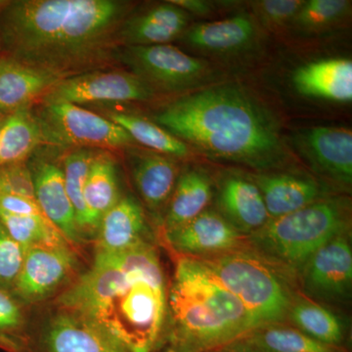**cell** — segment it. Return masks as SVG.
I'll return each mask as SVG.
<instances>
[{
    "mask_svg": "<svg viewBox=\"0 0 352 352\" xmlns=\"http://www.w3.org/2000/svg\"><path fill=\"white\" fill-rule=\"evenodd\" d=\"M166 298L159 254L144 242L124 252H96L91 267L59 302L127 351L151 352L163 330Z\"/></svg>",
    "mask_w": 352,
    "mask_h": 352,
    "instance_id": "6da1fadb",
    "label": "cell"
},
{
    "mask_svg": "<svg viewBox=\"0 0 352 352\" xmlns=\"http://www.w3.org/2000/svg\"><path fill=\"white\" fill-rule=\"evenodd\" d=\"M129 7L119 0H18L2 10L0 30L12 59L62 80L103 61Z\"/></svg>",
    "mask_w": 352,
    "mask_h": 352,
    "instance_id": "7a4b0ae2",
    "label": "cell"
},
{
    "mask_svg": "<svg viewBox=\"0 0 352 352\" xmlns=\"http://www.w3.org/2000/svg\"><path fill=\"white\" fill-rule=\"evenodd\" d=\"M156 124L206 156L264 173L287 160L274 116L237 85H214L171 102Z\"/></svg>",
    "mask_w": 352,
    "mask_h": 352,
    "instance_id": "3957f363",
    "label": "cell"
},
{
    "mask_svg": "<svg viewBox=\"0 0 352 352\" xmlns=\"http://www.w3.org/2000/svg\"><path fill=\"white\" fill-rule=\"evenodd\" d=\"M175 344L210 352L258 328L249 310L198 259L180 258L168 292Z\"/></svg>",
    "mask_w": 352,
    "mask_h": 352,
    "instance_id": "277c9868",
    "label": "cell"
},
{
    "mask_svg": "<svg viewBox=\"0 0 352 352\" xmlns=\"http://www.w3.org/2000/svg\"><path fill=\"white\" fill-rule=\"evenodd\" d=\"M351 199L333 194L292 214L270 219L248 236L247 244L296 275L317 250L351 232Z\"/></svg>",
    "mask_w": 352,
    "mask_h": 352,
    "instance_id": "5b68a950",
    "label": "cell"
},
{
    "mask_svg": "<svg viewBox=\"0 0 352 352\" xmlns=\"http://www.w3.org/2000/svg\"><path fill=\"white\" fill-rule=\"evenodd\" d=\"M249 310L256 326L286 323L300 295L296 275L245 245L198 259Z\"/></svg>",
    "mask_w": 352,
    "mask_h": 352,
    "instance_id": "8992f818",
    "label": "cell"
},
{
    "mask_svg": "<svg viewBox=\"0 0 352 352\" xmlns=\"http://www.w3.org/2000/svg\"><path fill=\"white\" fill-rule=\"evenodd\" d=\"M36 116L43 142L56 146L115 149L133 139L117 124L87 109L67 102H43Z\"/></svg>",
    "mask_w": 352,
    "mask_h": 352,
    "instance_id": "52a82bcc",
    "label": "cell"
},
{
    "mask_svg": "<svg viewBox=\"0 0 352 352\" xmlns=\"http://www.w3.org/2000/svg\"><path fill=\"white\" fill-rule=\"evenodd\" d=\"M119 59L153 90L184 91L203 87L212 78L207 61L170 44L126 46L120 50Z\"/></svg>",
    "mask_w": 352,
    "mask_h": 352,
    "instance_id": "ba28073f",
    "label": "cell"
},
{
    "mask_svg": "<svg viewBox=\"0 0 352 352\" xmlns=\"http://www.w3.org/2000/svg\"><path fill=\"white\" fill-rule=\"evenodd\" d=\"M351 232L338 236L317 250L296 273L305 298L333 307L351 300L352 248Z\"/></svg>",
    "mask_w": 352,
    "mask_h": 352,
    "instance_id": "9c48e42d",
    "label": "cell"
},
{
    "mask_svg": "<svg viewBox=\"0 0 352 352\" xmlns=\"http://www.w3.org/2000/svg\"><path fill=\"white\" fill-rule=\"evenodd\" d=\"M154 90L133 74L122 71H92L62 78L44 96L43 102L83 105L100 102L149 100Z\"/></svg>",
    "mask_w": 352,
    "mask_h": 352,
    "instance_id": "30bf717a",
    "label": "cell"
},
{
    "mask_svg": "<svg viewBox=\"0 0 352 352\" xmlns=\"http://www.w3.org/2000/svg\"><path fill=\"white\" fill-rule=\"evenodd\" d=\"M298 151L317 175L349 189L352 183V132L342 127L314 126L296 138Z\"/></svg>",
    "mask_w": 352,
    "mask_h": 352,
    "instance_id": "8fae6325",
    "label": "cell"
},
{
    "mask_svg": "<svg viewBox=\"0 0 352 352\" xmlns=\"http://www.w3.org/2000/svg\"><path fill=\"white\" fill-rule=\"evenodd\" d=\"M170 247L183 258H205L239 249L247 236L234 228L214 208H207L187 223L166 232Z\"/></svg>",
    "mask_w": 352,
    "mask_h": 352,
    "instance_id": "7c38bea8",
    "label": "cell"
},
{
    "mask_svg": "<svg viewBox=\"0 0 352 352\" xmlns=\"http://www.w3.org/2000/svg\"><path fill=\"white\" fill-rule=\"evenodd\" d=\"M250 177L258 187L270 219L292 214L333 195L327 183L300 171H264Z\"/></svg>",
    "mask_w": 352,
    "mask_h": 352,
    "instance_id": "4fadbf2b",
    "label": "cell"
},
{
    "mask_svg": "<svg viewBox=\"0 0 352 352\" xmlns=\"http://www.w3.org/2000/svg\"><path fill=\"white\" fill-rule=\"evenodd\" d=\"M74 265L75 256L66 243L34 245L25 251L14 285L25 300H43L63 283Z\"/></svg>",
    "mask_w": 352,
    "mask_h": 352,
    "instance_id": "5bb4252c",
    "label": "cell"
},
{
    "mask_svg": "<svg viewBox=\"0 0 352 352\" xmlns=\"http://www.w3.org/2000/svg\"><path fill=\"white\" fill-rule=\"evenodd\" d=\"M217 208L243 235L249 236L270 219L263 195L250 176L228 173L217 183Z\"/></svg>",
    "mask_w": 352,
    "mask_h": 352,
    "instance_id": "9a60e30c",
    "label": "cell"
},
{
    "mask_svg": "<svg viewBox=\"0 0 352 352\" xmlns=\"http://www.w3.org/2000/svg\"><path fill=\"white\" fill-rule=\"evenodd\" d=\"M258 28L251 16L237 15L214 22L198 23L183 34L184 43L210 56H233L254 47Z\"/></svg>",
    "mask_w": 352,
    "mask_h": 352,
    "instance_id": "2e32d148",
    "label": "cell"
},
{
    "mask_svg": "<svg viewBox=\"0 0 352 352\" xmlns=\"http://www.w3.org/2000/svg\"><path fill=\"white\" fill-rule=\"evenodd\" d=\"M189 19L186 11L168 1L124 20L118 32V41L126 46L166 44L184 34Z\"/></svg>",
    "mask_w": 352,
    "mask_h": 352,
    "instance_id": "e0dca14e",
    "label": "cell"
},
{
    "mask_svg": "<svg viewBox=\"0 0 352 352\" xmlns=\"http://www.w3.org/2000/svg\"><path fill=\"white\" fill-rule=\"evenodd\" d=\"M294 87L312 98L347 103L352 100V62L342 58L310 62L296 69Z\"/></svg>",
    "mask_w": 352,
    "mask_h": 352,
    "instance_id": "ac0fdd59",
    "label": "cell"
},
{
    "mask_svg": "<svg viewBox=\"0 0 352 352\" xmlns=\"http://www.w3.org/2000/svg\"><path fill=\"white\" fill-rule=\"evenodd\" d=\"M34 196L46 219L68 240H78L75 210L65 187L63 170L56 164L41 162L32 173Z\"/></svg>",
    "mask_w": 352,
    "mask_h": 352,
    "instance_id": "d6986e66",
    "label": "cell"
},
{
    "mask_svg": "<svg viewBox=\"0 0 352 352\" xmlns=\"http://www.w3.org/2000/svg\"><path fill=\"white\" fill-rule=\"evenodd\" d=\"M61 78L20 63L12 58L0 59V113H10L28 107L44 96Z\"/></svg>",
    "mask_w": 352,
    "mask_h": 352,
    "instance_id": "ffe728a7",
    "label": "cell"
},
{
    "mask_svg": "<svg viewBox=\"0 0 352 352\" xmlns=\"http://www.w3.org/2000/svg\"><path fill=\"white\" fill-rule=\"evenodd\" d=\"M96 252H119L146 241L147 226L142 208L132 197L120 198L99 221Z\"/></svg>",
    "mask_w": 352,
    "mask_h": 352,
    "instance_id": "44dd1931",
    "label": "cell"
},
{
    "mask_svg": "<svg viewBox=\"0 0 352 352\" xmlns=\"http://www.w3.org/2000/svg\"><path fill=\"white\" fill-rule=\"evenodd\" d=\"M45 344L50 352H129L90 322L68 311L50 321Z\"/></svg>",
    "mask_w": 352,
    "mask_h": 352,
    "instance_id": "7402d4cb",
    "label": "cell"
},
{
    "mask_svg": "<svg viewBox=\"0 0 352 352\" xmlns=\"http://www.w3.org/2000/svg\"><path fill=\"white\" fill-rule=\"evenodd\" d=\"M132 157V176L139 195L154 212L168 205L177 182L173 157L153 151L136 152Z\"/></svg>",
    "mask_w": 352,
    "mask_h": 352,
    "instance_id": "603a6c76",
    "label": "cell"
},
{
    "mask_svg": "<svg viewBox=\"0 0 352 352\" xmlns=\"http://www.w3.org/2000/svg\"><path fill=\"white\" fill-rule=\"evenodd\" d=\"M214 185L201 168H189L178 176L164 219L166 232L187 223L208 208Z\"/></svg>",
    "mask_w": 352,
    "mask_h": 352,
    "instance_id": "cb8c5ba5",
    "label": "cell"
},
{
    "mask_svg": "<svg viewBox=\"0 0 352 352\" xmlns=\"http://www.w3.org/2000/svg\"><path fill=\"white\" fill-rule=\"evenodd\" d=\"M287 321L322 344L340 347L346 337V324L333 308L305 298L296 296L289 308Z\"/></svg>",
    "mask_w": 352,
    "mask_h": 352,
    "instance_id": "d4e9b609",
    "label": "cell"
},
{
    "mask_svg": "<svg viewBox=\"0 0 352 352\" xmlns=\"http://www.w3.org/2000/svg\"><path fill=\"white\" fill-rule=\"evenodd\" d=\"M117 168L108 154L94 155L85 188L87 230H95L104 214L120 200Z\"/></svg>",
    "mask_w": 352,
    "mask_h": 352,
    "instance_id": "484cf974",
    "label": "cell"
},
{
    "mask_svg": "<svg viewBox=\"0 0 352 352\" xmlns=\"http://www.w3.org/2000/svg\"><path fill=\"white\" fill-rule=\"evenodd\" d=\"M43 142L38 120L29 107L8 113L0 127V168L22 163Z\"/></svg>",
    "mask_w": 352,
    "mask_h": 352,
    "instance_id": "4316f807",
    "label": "cell"
},
{
    "mask_svg": "<svg viewBox=\"0 0 352 352\" xmlns=\"http://www.w3.org/2000/svg\"><path fill=\"white\" fill-rule=\"evenodd\" d=\"M240 340L256 352H342L286 323L261 326Z\"/></svg>",
    "mask_w": 352,
    "mask_h": 352,
    "instance_id": "83f0119b",
    "label": "cell"
},
{
    "mask_svg": "<svg viewBox=\"0 0 352 352\" xmlns=\"http://www.w3.org/2000/svg\"><path fill=\"white\" fill-rule=\"evenodd\" d=\"M109 120L122 127L134 142L149 148L150 151L173 157H184L189 155V148L156 122L127 113H112Z\"/></svg>",
    "mask_w": 352,
    "mask_h": 352,
    "instance_id": "f1b7e54d",
    "label": "cell"
},
{
    "mask_svg": "<svg viewBox=\"0 0 352 352\" xmlns=\"http://www.w3.org/2000/svg\"><path fill=\"white\" fill-rule=\"evenodd\" d=\"M351 1L347 0H309L305 1L292 27L305 34L325 32L349 17Z\"/></svg>",
    "mask_w": 352,
    "mask_h": 352,
    "instance_id": "f546056e",
    "label": "cell"
},
{
    "mask_svg": "<svg viewBox=\"0 0 352 352\" xmlns=\"http://www.w3.org/2000/svg\"><path fill=\"white\" fill-rule=\"evenodd\" d=\"M0 224L25 251L34 245L66 243L64 236L44 217H20L0 210Z\"/></svg>",
    "mask_w": 352,
    "mask_h": 352,
    "instance_id": "4dcf8cb0",
    "label": "cell"
},
{
    "mask_svg": "<svg viewBox=\"0 0 352 352\" xmlns=\"http://www.w3.org/2000/svg\"><path fill=\"white\" fill-rule=\"evenodd\" d=\"M94 153L87 149L72 152L64 161V182L69 201L75 210L78 230L87 231V208L85 188L88 173L94 157Z\"/></svg>",
    "mask_w": 352,
    "mask_h": 352,
    "instance_id": "1f68e13d",
    "label": "cell"
},
{
    "mask_svg": "<svg viewBox=\"0 0 352 352\" xmlns=\"http://www.w3.org/2000/svg\"><path fill=\"white\" fill-rule=\"evenodd\" d=\"M303 3L302 0H261L252 2V7L263 25L278 29L291 25Z\"/></svg>",
    "mask_w": 352,
    "mask_h": 352,
    "instance_id": "d6a6232c",
    "label": "cell"
},
{
    "mask_svg": "<svg viewBox=\"0 0 352 352\" xmlns=\"http://www.w3.org/2000/svg\"><path fill=\"white\" fill-rule=\"evenodd\" d=\"M25 251L14 241L0 224V284L15 283L23 263Z\"/></svg>",
    "mask_w": 352,
    "mask_h": 352,
    "instance_id": "836d02e7",
    "label": "cell"
},
{
    "mask_svg": "<svg viewBox=\"0 0 352 352\" xmlns=\"http://www.w3.org/2000/svg\"><path fill=\"white\" fill-rule=\"evenodd\" d=\"M0 187L3 193L27 197L36 200L32 173L21 163L1 166Z\"/></svg>",
    "mask_w": 352,
    "mask_h": 352,
    "instance_id": "e575fe53",
    "label": "cell"
},
{
    "mask_svg": "<svg viewBox=\"0 0 352 352\" xmlns=\"http://www.w3.org/2000/svg\"><path fill=\"white\" fill-rule=\"evenodd\" d=\"M0 210L20 217H44L43 210L34 199L0 192Z\"/></svg>",
    "mask_w": 352,
    "mask_h": 352,
    "instance_id": "d590c367",
    "label": "cell"
},
{
    "mask_svg": "<svg viewBox=\"0 0 352 352\" xmlns=\"http://www.w3.org/2000/svg\"><path fill=\"white\" fill-rule=\"evenodd\" d=\"M22 321L20 307L6 292L0 289V330H12Z\"/></svg>",
    "mask_w": 352,
    "mask_h": 352,
    "instance_id": "8d00e7d4",
    "label": "cell"
},
{
    "mask_svg": "<svg viewBox=\"0 0 352 352\" xmlns=\"http://www.w3.org/2000/svg\"><path fill=\"white\" fill-rule=\"evenodd\" d=\"M170 3L180 7L187 13L197 16H208L212 12V4L204 0H170Z\"/></svg>",
    "mask_w": 352,
    "mask_h": 352,
    "instance_id": "74e56055",
    "label": "cell"
},
{
    "mask_svg": "<svg viewBox=\"0 0 352 352\" xmlns=\"http://www.w3.org/2000/svg\"><path fill=\"white\" fill-rule=\"evenodd\" d=\"M210 352H256L252 351L251 347L245 344L242 340H237V342H234L232 344H227V346H224L222 347H219V349H214V351Z\"/></svg>",
    "mask_w": 352,
    "mask_h": 352,
    "instance_id": "f35d334b",
    "label": "cell"
},
{
    "mask_svg": "<svg viewBox=\"0 0 352 352\" xmlns=\"http://www.w3.org/2000/svg\"><path fill=\"white\" fill-rule=\"evenodd\" d=\"M0 344H1V346L8 347V349H17V344H16L12 340L9 339L8 337H6V335H3V333H0Z\"/></svg>",
    "mask_w": 352,
    "mask_h": 352,
    "instance_id": "ab89813d",
    "label": "cell"
},
{
    "mask_svg": "<svg viewBox=\"0 0 352 352\" xmlns=\"http://www.w3.org/2000/svg\"><path fill=\"white\" fill-rule=\"evenodd\" d=\"M168 352H193L190 351V349H186V347L179 346V344H175L173 347H170V351Z\"/></svg>",
    "mask_w": 352,
    "mask_h": 352,
    "instance_id": "60d3db41",
    "label": "cell"
},
{
    "mask_svg": "<svg viewBox=\"0 0 352 352\" xmlns=\"http://www.w3.org/2000/svg\"><path fill=\"white\" fill-rule=\"evenodd\" d=\"M2 120H3V119H2V118H0V127H1Z\"/></svg>",
    "mask_w": 352,
    "mask_h": 352,
    "instance_id": "b9f144b4",
    "label": "cell"
},
{
    "mask_svg": "<svg viewBox=\"0 0 352 352\" xmlns=\"http://www.w3.org/2000/svg\"><path fill=\"white\" fill-rule=\"evenodd\" d=\"M0 192H1V187H0Z\"/></svg>",
    "mask_w": 352,
    "mask_h": 352,
    "instance_id": "7bdbcfd3",
    "label": "cell"
}]
</instances>
